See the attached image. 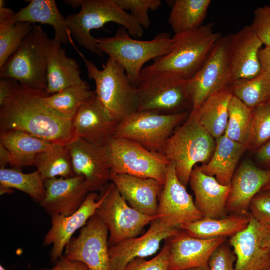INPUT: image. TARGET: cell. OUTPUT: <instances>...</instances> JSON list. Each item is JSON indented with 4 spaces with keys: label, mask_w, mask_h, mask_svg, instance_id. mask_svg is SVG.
I'll return each mask as SVG.
<instances>
[{
    "label": "cell",
    "mask_w": 270,
    "mask_h": 270,
    "mask_svg": "<svg viewBox=\"0 0 270 270\" xmlns=\"http://www.w3.org/2000/svg\"><path fill=\"white\" fill-rule=\"evenodd\" d=\"M44 92L30 90L18 83L0 107V132L20 130L54 144L68 145L76 136L72 120L45 106Z\"/></svg>",
    "instance_id": "6da1fadb"
},
{
    "label": "cell",
    "mask_w": 270,
    "mask_h": 270,
    "mask_svg": "<svg viewBox=\"0 0 270 270\" xmlns=\"http://www.w3.org/2000/svg\"><path fill=\"white\" fill-rule=\"evenodd\" d=\"M222 37L214 32L211 22L192 31L174 34L171 51L143 70L172 74L188 80L203 66Z\"/></svg>",
    "instance_id": "7a4b0ae2"
},
{
    "label": "cell",
    "mask_w": 270,
    "mask_h": 270,
    "mask_svg": "<svg viewBox=\"0 0 270 270\" xmlns=\"http://www.w3.org/2000/svg\"><path fill=\"white\" fill-rule=\"evenodd\" d=\"M216 147V140L200 124L196 114L190 112L168 138L161 154L169 164L174 165L179 180L186 187L196 164L208 162Z\"/></svg>",
    "instance_id": "3957f363"
},
{
    "label": "cell",
    "mask_w": 270,
    "mask_h": 270,
    "mask_svg": "<svg viewBox=\"0 0 270 270\" xmlns=\"http://www.w3.org/2000/svg\"><path fill=\"white\" fill-rule=\"evenodd\" d=\"M98 50L118 63L125 70L132 84H140L142 67L148 62L168 54L174 39L166 32L158 34L150 40L131 38L126 28L120 26L114 36L96 38Z\"/></svg>",
    "instance_id": "277c9868"
},
{
    "label": "cell",
    "mask_w": 270,
    "mask_h": 270,
    "mask_svg": "<svg viewBox=\"0 0 270 270\" xmlns=\"http://www.w3.org/2000/svg\"><path fill=\"white\" fill-rule=\"evenodd\" d=\"M81 10L65 18L67 28L78 44L100 58L104 56L98 48L96 38L91 31L114 22L124 27L130 36L140 38L143 28L126 12L120 8L113 0H81Z\"/></svg>",
    "instance_id": "5b68a950"
},
{
    "label": "cell",
    "mask_w": 270,
    "mask_h": 270,
    "mask_svg": "<svg viewBox=\"0 0 270 270\" xmlns=\"http://www.w3.org/2000/svg\"><path fill=\"white\" fill-rule=\"evenodd\" d=\"M52 40L34 25L16 52L0 70V78L15 80L32 90L46 93V72Z\"/></svg>",
    "instance_id": "8992f818"
},
{
    "label": "cell",
    "mask_w": 270,
    "mask_h": 270,
    "mask_svg": "<svg viewBox=\"0 0 270 270\" xmlns=\"http://www.w3.org/2000/svg\"><path fill=\"white\" fill-rule=\"evenodd\" d=\"M79 54L84 60L88 78L95 82L96 98L115 118L120 122L138 110L137 87L132 84L118 63L109 58L100 70Z\"/></svg>",
    "instance_id": "52a82bcc"
},
{
    "label": "cell",
    "mask_w": 270,
    "mask_h": 270,
    "mask_svg": "<svg viewBox=\"0 0 270 270\" xmlns=\"http://www.w3.org/2000/svg\"><path fill=\"white\" fill-rule=\"evenodd\" d=\"M137 88L138 111L170 114L192 110L188 80L180 76L142 70Z\"/></svg>",
    "instance_id": "ba28073f"
},
{
    "label": "cell",
    "mask_w": 270,
    "mask_h": 270,
    "mask_svg": "<svg viewBox=\"0 0 270 270\" xmlns=\"http://www.w3.org/2000/svg\"><path fill=\"white\" fill-rule=\"evenodd\" d=\"M190 112L166 114L137 111L118 122L114 136L128 139L150 151L161 153L168 138Z\"/></svg>",
    "instance_id": "9c48e42d"
},
{
    "label": "cell",
    "mask_w": 270,
    "mask_h": 270,
    "mask_svg": "<svg viewBox=\"0 0 270 270\" xmlns=\"http://www.w3.org/2000/svg\"><path fill=\"white\" fill-rule=\"evenodd\" d=\"M100 192L103 200L96 214L108 229L109 246L138 236L146 226L158 218L131 207L112 182Z\"/></svg>",
    "instance_id": "30bf717a"
},
{
    "label": "cell",
    "mask_w": 270,
    "mask_h": 270,
    "mask_svg": "<svg viewBox=\"0 0 270 270\" xmlns=\"http://www.w3.org/2000/svg\"><path fill=\"white\" fill-rule=\"evenodd\" d=\"M108 146L111 174L152 178L164 184L169 163L162 154L118 137L114 136Z\"/></svg>",
    "instance_id": "8fae6325"
},
{
    "label": "cell",
    "mask_w": 270,
    "mask_h": 270,
    "mask_svg": "<svg viewBox=\"0 0 270 270\" xmlns=\"http://www.w3.org/2000/svg\"><path fill=\"white\" fill-rule=\"evenodd\" d=\"M232 84L227 36H222L203 66L188 80L191 112H196L212 94Z\"/></svg>",
    "instance_id": "7c38bea8"
},
{
    "label": "cell",
    "mask_w": 270,
    "mask_h": 270,
    "mask_svg": "<svg viewBox=\"0 0 270 270\" xmlns=\"http://www.w3.org/2000/svg\"><path fill=\"white\" fill-rule=\"evenodd\" d=\"M108 230L96 213L82 228L78 237H72L65 248L64 256L80 262L89 270H111Z\"/></svg>",
    "instance_id": "4fadbf2b"
},
{
    "label": "cell",
    "mask_w": 270,
    "mask_h": 270,
    "mask_svg": "<svg viewBox=\"0 0 270 270\" xmlns=\"http://www.w3.org/2000/svg\"><path fill=\"white\" fill-rule=\"evenodd\" d=\"M158 218L174 228L204 218L192 196L179 180L172 164L168 166L163 189L158 198Z\"/></svg>",
    "instance_id": "5bb4252c"
},
{
    "label": "cell",
    "mask_w": 270,
    "mask_h": 270,
    "mask_svg": "<svg viewBox=\"0 0 270 270\" xmlns=\"http://www.w3.org/2000/svg\"><path fill=\"white\" fill-rule=\"evenodd\" d=\"M67 146L76 176L84 177L90 192L100 191L110 182L111 163L108 144H94L77 138Z\"/></svg>",
    "instance_id": "9a60e30c"
},
{
    "label": "cell",
    "mask_w": 270,
    "mask_h": 270,
    "mask_svg": "<svg viewBox=\"0 0 270 270\" xmlns=\"http://www.w3.org/2000/svg\"><path fill=\"white\" fill-rule=\"evenodd\" d=\"M150 224L148 230L142 236L126 240L109 247L111 270H124L132 260L154 254L162 240L172 236L180 230L158 218Z\"/></svg>",
    "instance_id": "2e32d148"
},
{
    "label": "cell",
    "mask_w": 270,
    "mask_h": 270,
    "mask_svg": "<svg viewBox=\"0 0 270 270\" xmlns=\"http://www.w3.org/2000/svg\"><path fill=\"white\" fill-rule=\"evenodd\" d=\"M226 36L232 84L258 76L262 71L259 52L263 44L250 25Z\"/></svg>",
    "instance_id": "e0dca14e"
},
{
    "label": "cell",
    "mask_w": 270,
    "mask_h": 270,
    "mask_svg": "<svg viewBox=\"0 0 270 270\" xmlns=\"http://www.w3.org/2000/svg\"><path fill=\"white\" fill-rule=\"evenodd\" d=\"M166 240L170 252L169 270H190L208 268L212 256L227 238H198L180 229Z\"/></svg>",
    "instance_id": "ac0fdd59"
},
{
    "label": "cell",
    "mask_w": 270,
    "mask_h": 270,
    "mask_svg": "<svg viewBox=\"0 0 270 270\" xmlns=\"http://www.w3.org/2000/svg\"><path fill=\"white\" fill-rule=\"evenodd\" d=\"M44 186L45 196L40 204L50 216L72 214L82 206L90 192L86 180L82 176L48 179Z\"/></svg>",
    "instance_id": "d6986e66"
},
{
    "label": "cell",
    "mask_w": 270,
    "mask_h": 270,
    "mask_svg": "<svg viewBox=\"0 0 270 270\" xmlns=\"http://www.w3.org/2000/svg\"><path fill=\"white\" fill-rule=\"evenodd\" d=\"M102 200V197L96 192H91L80 208L72 214L50 216L52 226L44 238L43 244L52 245L50 252L52 262H57L62 256L63 252L74 234L82 228L96 213Z\"/></svg>",
    "instance_id": "ffe728a7"
},
{
    "label": "cell",
    "mask_w": 270,
    "mask_h": 270,
    "mask_svg": "<svg viewBox=\"0 0 270 270\" xmlns=\"http://www.w3.org/2000/svg\"><path fill=\"white\" fill-rule=\"evenodd\" d=\"M270 180V170L256 166L250 160L244 161L235 172L230 183L226 213L250 214V203Z\"/></svg>",
    "instance_id": "44dd1931"
},
{
    "label": "cell",
    "mask_w": 270,
    "mask_h": 270,
    "mask_svg": "<svg viewBox=\"0 0 270 270\" xmlns=\"http://www.w3.org/2000/svg\"><path fill=\"white\" fill-rule=\"evenodd\" d=\"M119 122L100 103L96 94L81 106L72 120L78 138L103 145L108 144L114 137Z\"/></svg>",
    "instance_id": "7402d4cb"
},
{
    "label": "cell",
    "mask_w": 270,
    "mask_h": 270,
    "mask_svg": "<svg viewBox=\"0 0 270 270\" xmlns=\"http://www.w3.org/2000/svg\"><path fill=\"white\" fill-rule=\"evenodd\" d=\"M110 182L131 207L148 215L157 214L158 198L164 184L152 178L123 174H111Z\"/></svg>",
    "instance_id": "603a6c76"
},
{
    "label": "cell",
    "mask_w": 270,
    "mask_h": 270,
    "mask_svg": "<svg viewBox=\"0 0 270 270\" xmlns=\"http://www.w3.org/2000/svg\"><path fill=\"white\" fill-rule=\"evenodd\" d=\"M260 224L250 214L248 227L230 238L236 260L235 270H268L270 265V248L262 246L259 240Z\"/></svg>",
    "instance_id": "cb8c5ba5"
},
{
    "label": "cell",
    "mask_w": 270,
    "mask_h": 270,
    "mask_svg": "<svg viewBox=\"0 0 270 270\" xmlns=\"http://www.w3.org/2000/svg\"><path fill=\"white\" fill-rule=\"evenodd\" d=\"M189 184L195 196V204L204 217L220 218L226 216L230 185L220 184L196 166L192 170Z\"/></svg>",
    "instance_id": "d4e9b609"
},
{
    "label": "cell",
    "mask_w": 270,
    "mask_h": 270,
    "mask_svg": "<svg viewBox=\"0 0 270 270\" xmlns=\"http://www.w3.org/2000/svg\"><path fill=\"white\" fill-rule=\"evenodd\" d=\"M62 44L52 39L46 72V94L51 96L69 87L81 84L80 66L76 60L68 58Z\"/></svg>",
    "instance_id": "484cf974"
},
{
    "label": "cell",
    "mask_w": 270,
    "mask_h": 270,
    "mask_svg": "<svg viewBox=\"0 0 270 270\" xmlns=\"http://www.w3.org/2000/svg\"><path fill=\"white\" fill-rule=\"evenodd\" d=\"M215 151L210 161L200 166L205 174L220 184H230L240 160L246 150L244 144L234 142L225 134L216 140Z\"/></svg>",
    "instance_id": "4316f807"
},
{
    "label": "cell",
    "mask_w": 270,
    "mask_h": 270,
    "mask_svg": "<svg viewBox=\"0 0 270 270\" xmlns=\"http://www.w3.org/2000/svg\"><path fill=\"white\" fill-rule=\"evenodd\" d=\"M0 144L11 154L10 165L19 170L34 166L37 155L54 144L20 130L0 132Z\"/></svg>",
    "instance_id": "83f0119b"
},
{
    "label": "cell",
    "mask_w": 270,
    "mask_h": 270,
    "mask_svg": "<svg viewBox=\"0 0 270 270\" xmlns=\"http://www.w3.org/2000/svg\"><path fill=\"white\" fill-rule=\"evenodd\" d=\"M25 8L15 13L10 20L14 22L40 23L52 26L54 30V38L62 44H67L70 34L65 18L60 12L54 0H32Z\"/></svg>",
    "instance_id": "f1b7e54d"
},
{
    "label": "cell",
    "mask_w": 270,
    "mask_h": 270,
    "mask_svg": "<svg viewBox=\"0 0 270 270\" xmlns=\"http://www.w3.org/2000/svg\"><path fill=\"white\" fill-rule=\"evenodd\" d=\"M233 96L231 86L214 93L194 113L200 124L215 139L224 134L228 120V106Z\"/></svg>",
    "instance_id": "f546056e"
},
{
    "label": "cell",
    "mask_w": 270,
    "mask_h": 270,
    "mask_svg": "<svg viewBox=\"0 0 270 270\" xmlns=\"http://www.w3.org/2000/svg\"><path fill=\"white\" fill-rule=\"evenodd\" d=\"M250 221V214H230L220 218L204 217L186 224L180 229L190 236L200 239L231 238L246 228Z\"/></svg>",
    "instance_id": "4dcf8cb0"
},
{
    "label": "cell",
    "mask_w": 270,
    "mask_h": 270,
    "mask_svg": "<svg viewBox=\"0 0 270 270\" xmlns=\"http://www.w3.org/2000/svg\"><path fill=\"white\" fill-rule=\"evenodd\" d=\"M211 0H176L168 22L175 34L196 30L203 26Z\"/></svg>",
    "instance_id": "1f68e13d"
},
{
    "label": "cell",
    "mask_w": 270,
    "mask_h": 270,
    "mask_svg": "<svg viewBox=\"0 0 270 270\" xmlns=\"http://www.w3.org/2000/svg\"><path fill=\"white\" fill-rule=\"evenodd\" d=\"M95 94L88 82L69 87L51 96L42 98L44 104L64 117L73 120L81 106Z\"/></svg>",
    "instance_id": "d6a6232c"
},
{
    "label": "cell",
    "mask_w": 270,
    "mask_h": 270,
    "mask_svg": "<svg viewBox=\"0 0 270 270\" xmlns=\"http://www.w3.org/2000/svg\"><path fill=\"white\" fill-rule=\"evenodd\" d=\"M34 166L44 181L55 178L76 176L70 152L66 145L54 144L50 149L38 154Z\"/></svg>",
    "instance_id": "836d02e7"
},
{
    "label": "cell",
    "mask_w": 270,
    "mask_h": 270,
    "mask_svg": "<svg viewBox=\"0 0 270 270\" xmlns=\"http://www.w3.org/2000/svg\"><path fill=\"white\" fill-rule=\"evenodd\" d=\"M12 188L24 192L39 204L45 196L44 180L37 170L24 174L19 169H0V195L10 193Z\"/></svg>",
    "instance_id": "e575fe53"
},
{
    "label": "cell",
    "mask_w": 270,
    "mask_h": 270,
    "mask_svg": "<svg viewBox=\"0 0 270 270\" xmlns=\"http://www.w3.org/2000/svg\"><path fill=\"white\" fill-rule=\"evenodd\" d=\"M231 86L233 95L252 110L270 102V74L262 70L256 76L234 82Z\"/></svg>",
    "instance_id": "d590c367"
},
{
    "label": "cell",
    "mask_w": 270,
    "mask_h": 270,
    "mask_svg": "<svg viewBox=\"0 0 270 270\" xmlns=\"http://www.w3.org/2000/svg\"><path fill=\"white\" fill-rule=\"evenodd\" d=\"M32 27L30 23L0 20V70L18 49Z\"/></svg>",
    "instance_id": "8d00e7d4"
},
{
    "label": "cell",
    "mask_w": 270,
    "mask_h": 270,
    "mask_svg": "<svg viewBox=\"0 0 270 270\" xmlns=\"http://www.w3.org/2000/svg\"><path fill=\"white\" fill-rule=\"evenodd\" d=\"M252 116V110L236 96L228 106V120L224 134L232 140L244 144Z\"/></svg>",
    "instance_id": "74e56055"
},
{
    "label": "cell",
    "mask_w": 270,
    "mask_h": 270,
    "mask_svg": "<svg viewBox=\"0 0 270 270\" xmlns=\"http://www.w3.org/2000/svg\"><path fill=\"white\" fill-rule=\"evenodd\" d=\"M270 140V102L252 110L247 139L246 150L256 152Z\"/></svg>",
    "instance_id": "f35d334b"
},
{
    "label": "cell",
    "mask_w": 270,
    "mask_h": 270,
    "mask_svg": "<svg viewBox=\"0 0 270 270\" xmlns=\"http://www.w3.org/2000/svg\"><path fill=\"white\" fill-rule=\"evenodd\" d=\"M122 10L129 11L138 24L144 29L150 25L148 12L156 11L162 6L160 0H113Z\"/></svg>",
    "instance_id": "ab89813d"
},
{
    "label": "cell",
    "mask_w": 270,
    "mask_h": 270,
    "mask_svg": "<svg viewBox=\"0 0 270 270\" xmlns=\"http://www.w3.org/2000/svg\"><path fill=\"white\" fill-rule=\"evenodd\" d=\"M170 248L166 242L159 254L152 259L137 258L131 261L124 270H169Z\"/></svg>",
    "instance_id": "60d3db41"
},
{
    "label": "cell",
    "mask_w": 270,
    "mask_h": 270,
    "mask_svg": "<svg viewBox=\"0 0 270 270\" xmlns=\"http://www.w3.org/2000/svg\"><path fill=\"white\" fill-rule=\"evenodd\" d=\"M250 26L263 45L270 48V5L260 7L254 10Z\"/></svg>",
    "instance_id": "b9f144b4"
},
{
    "label": "cell",
    "mask_w": 270,
    "mask_h": 270,
    "mask_svg": "<svg viewBox=\"0 0 270 270\" xmlns=\"http://www.w3.org/2000/svg\"><path fill=\"white\" fill-rule=\"evenodd\" d=\"M250 214L260 224H270V190H261L255 196Z\"/></svg>",
    "instance_id": "7bdbcfd3"
},
{
    "label": "cell",
    "mask_w": 270,
    "mask_h": 270,
    "mask_svg": "<svg viewBox=\"0 0 270 270\" xmlns=\"http://www.w3.org/2000/svg\"><path fill=\"white\" fill-rule=\"evenodd\" d=\"M226 242L220 245L212 256L209 270H235L236 256Z\"/></svg>",
    "instance_id": "ee69618b"
},
{
    "label": "cell",
    "mask_w": 270,
    "mask_h": 270,
    "mask_svg": "<svg viewBox=\"0 0 270 270\" xmlns=\"http://www.w3.org/2000/svg\"><path fill=\"white\" fill-rule=\"evenodd\" d=\"M18 82L11 78H0V107L3 106L11 96Z\"/></svg>",
    "instance_id": "f6af8a7d"
},
{
    "label": "cell",
    "mask_w": 270,
    "mask_h": 270,
    "mask_svg": "<svg viewBox=\"0 0 270 270\" xmlns=\"http://www.w3.org/2000/svg\"><path fill=\"white\" fill-rule=\"evenodd\" d=\"M42 270H89L88 267L80 262L72 261L62 256L51 269Z\"/></svg>",
    "instance_id": "bcb514c9"
},
{
    "label": "cell",
    "mask_w": 270,
    "mask_h": 270,
    "mask_svg": "<svg viewBox=\"0 0 270 270\" xmlns=\"http://www.w3.org/2000/svg\"><path fill=\"white\" fill-rule=\"evenodd\" d=\"M254 152L256 161L261 168L270 170V140Z\"/></svg>",
    "instance_id": "7dc6e473"
},
{
    "label": "cell",
    "mask_w": 270,
    "mask_h": 270,
    "mask_svg": "<svg viewBox=\"0 0 270 270\" xmlns=\"http://www.w3.org/2000/svg\"><path fill=\"white\" fill-rule=\"evenodd\" d=\"M262 70L270 74V48H262L259 52Z\"/></svg>",
    "instance_id": "c3c4849f"
},
{
    "label": "cell",
    "mask_w": 270,
    "mask_h": 270,
    "mask_svg": "<svg viewBox=\"0 0 270 270\" xmlns=\"http://www.w3.org/2000/svg\"><path fill=\"white\" fill-rule=\"evenodd\" d=\"M259 240L262 246L270 248V224H260Z\"/></svg>",
    "instance_id": "681fc988"
},
{
    "label": "cell",
    "mask_w": 270,
    "mask_h": 270,
    "mask_svg": "<svg viewBox=\"0 0 270 270\" xmlns=\"http://www.w3.org/2000/svg\"><path fill=\"white\" fill-rule=\"evenodd\" d=\"M11 154L10 152L0 144V169L5 168L11 161Z\"/></svg>",
    "instance_id": "f907efd6"
},
{
    "label": "cell",
    "mask_w": 270,
    "mask_h": 270,
    "mask_svg": "<svg viewBox=\"0 0 270 270\" xmlns=\"http://www.w3.org/2000/svg\"><path fill=\"white\" fill-rule=\"evenodd\" d=\"M14 14L12 10L5 7L4 0H0V20H10Z\"/></svg>",
    "instance_id": "816d5d0a"
},
{
    "label": "cell",
    "mask_w": 270,
    "mask_h": 270,
    "mask_svg": "<svg viewBox=\"0 0 270 270\" xmlns=\"http://www.w3.org/2000/svg\"><path fill=\"white\" fill-rule=\"evenodd\" d=\"M65 2L74 8L80 6L81 0H64Z\"/></svg>",
    "instance_id": "f5cc1de1"
},
{
    "label": "cell",
    "mask_w": 270,
    "mask_h": 270,
    "mask_svg": "<svg viewBox=\"0 0 270 270\" xmlns=\"http://www.w3.org/2000/svg\"><path fill=\"white\" fill-rule=\"evenodd\" d=\"M270 190V180L268 182L264 187L262 190Z\"/></svg>",
    "instance_id": "db71d44e"
},
{
    "label": "cell",
    "mask_w": 270,
    "mask_h": 270,
    "mask_svg": "<svg viewBox=\"0 0 270 270\" xmlns=\"http://www.w3.org/2000/svg\"><path fill=\"white\" fill-rule=\"evenodd\" d=\"M190 270H209L208 266L205 268H196Z\"/></svg>",
    "instance_id": "11a10c76"
},
{
    "label": "cell",
    "mask_w": 270,
    "mask_h": 270,
    "mask_svg": "<svg viewBox=\"0 0 270 270\" xmlns=\"http://www.w3.org/2000/svg\"><path fill=\"white\" fill-rule=\"evenodd\" d=\"M0 270H6V269L4 268V266H3L2 264H0Z\"/></svg>",
    "instance_id": "9f6ffc18"
},
{
    "label": "cell",
    "mask_w": 270,
    "mask_h": 270,
    "mask_svg": "<svg viewBox=\"0 0 270 270\" xmlns=\"http://www.w3.org/2000/svg\"><path fill=\"white\" fill-rule=\"evenodd\" d=\"M268 270H270V266H269L268 268Z\"/></svg>",
    "instance_id": "6f0895ef"
}]
</instances>
